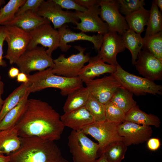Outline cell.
I'll return each mask as SVG.
<instances>
[{"label":"cell","mask_w":162,"mask_h":162,"mask_svg":"<svg viewBox=\"0 0 162 162\" xmlns=\"http://www.w3.org/2000/svg\"><path fill=\"white\" fill-rule=\"evenodd\" d=\"M36 14L51 22L56 29L67 23L76 25L79 20L75 12L64 10L53 0H44Z\"/></svg>","instance_id":"cell-10"},{"label":"cell","mask_w":162,"mask_h":162,"mask_svg":"<svg viewBox=\"0 0 162 162\" xmlns=\"http://www.w3.org/2000/svg\"><path fill=\"white\" fill-rule=\"evenodd\" d=\"M113 75L121 86L136 96L147 93L154 95H161L162 86L145 77L136 76L124 70L118 63Z\"/></svg>","instance_id":"cell-4"},{"label":"cell","mask_w":162,"mask_h":162,"mask_svg":"<svg viewBox=\"0 0 162 162\" xmlns=\"http://www.w3.org/2000/svg\"><path fill=\"white\" fill-rule=\"evenodd\" d=\"M21 143L14 125L0 131V154L8 155L17 150Z\"/></svg>","instance_id":"cell-22"},{"label":"cell","mask_w":162,"mask_h":162,"mask_svg":"<svg viewBox=\"0 0 162 162\" xmlns=\"http://www.w3.org/2000/svg\"><path fill=\"white\" fill-rule=\"evenodd\" d=\"M20 72L27 75L33 71H39L54 65L53 59L49 56L44 47H38L27 50L20 57L15 63Z\"/></svg>","instance_id":"cell-8"},{"label":"cell","mask_w":162,"mask_h":162,"mask_svg":"<svg viewBox=\"0 0 162 162\" xmlns=\"http://www.w3.org/2000/svg\"><path fill=\"white\" fill-rule=\"evenodd\" d=\"M50 22L31 11L16 16L9 22L3 26H14L27 32H30L38 26Z\"/></svg>","instance_id":"cell-21"},{"label":"cell","mask_w":162,"mask_h":162,"mask_svg":"<svg viewBox=\"0 0 162 162\" xmlns=\"http://www.w3.org/2000/svg\"><path fill=\"white\" fill-rule=\"evenodd\" d=\"M125 48L130 52L132 56V63L134 65L139 53L143 45V38L141 34L137 33L130 29L126 31L121 35Z\"/></svg>","instance_id":"cell-25"},{"label":"cell","mask_w":162,"mask_h":162,"mask_svg":"<svg viewBox=\"0 0 162 162\" xmlns=\"http://www.w3.org/2000/svg\"><path fill=\"white\" fill-rule=\"evenodd\" d=\"M6 31L4 41L8 44L6 54L4 56L10 64H15L26 51L31 39L30 34L14 26H4Z\"/></svg>","instance_id":"cell-9"},{"label":"cell","mask_w":162,"mask_h":162,"mask_svg":"<svg viewBox=\"0 0 162 162\" xmlns=\"http://www.w3.org/2000/svg\"><path fill=\"white\" fill-rule=\"evenodd\" d=\"M5 3V1L4 0H0V10L1 8L2 5Z\"/></svg>","instance_id":"cell-48"},{"label":"cell","mask_w":162,"mask_h":162,"mask_svg":"<svg viewBox=\"0 0 162 162\" xmlns=\"http://www.w3.org/2000/svg\"><path fill=\"white\" fill-rule=\"evenodd\" d=\"M106 120L121 123L125 121V113L110 101L105 104Z\"/></svg>","instance_id":"cell-35"},{"label":"cell","mask_w":162,"mask_h":162,"mask_svg":"<svg viewBox=\"0 0 162 162\" xmlns=\"http://www.w3.org/2000/svg\"><path fill=\"white\" fill-rule=\"evenodd\" d=\"M59 34V47L62 51L67 52L71 47L68 43L75 41L83 40L90 41L94 45V49L99 50L101 47L103 35L98 34L92 36L88 35L81 32L76 33L71 31L66 24L58 29Z\"/></svg>","instance_id":"cell-18"},{"label":"cell","mask_w":162,"mask_h":162,"mask_svg":"<svg viewBox=\"0 0 162 162\" xmlns=\"http://www.w3.org/2000/svg\"><path fill=\"white\" fill-rule=\"evenodd\" d=\"M98 3L84 12L75 11L76 16L80 20L74 28L82 32H97L104 35L109 32L107 24L99 16L100 9Z\"/></svg>","instance_id":"cell-13"},{"label":"cell","mask_w":162,"mask_h":162,"mask_svg":"<svg viewBox=\"0 0 162 162\" xmlns=\"http://www.w3.org/2000/svg\"><path fill=\"white\" fill-rule=\"evenodd\" d=\"M20 71L18 68L12 67L8 70V76L10 78H14L17 77L20 73Z\"/></svg>","instance_id":"cell-43"},{"label":"cell","mask_w":162,"mask_h":162,"mask_svg":"<svg viewBox=\"0 0 162 162\" xmlns=\"http://www.w3.org/2000/svg\"><path fill=\"white\" fill-rule=\"evenodd\" d=\"M143 38L142 49L148 51L162 60V31L154 35Z\"/></svg>","instance_id":"cell-32"},{"label":"cell","mask_w":162,"mask_h":162,"mask_svg":"<svg viewBox=\"0 0 162 162\" xmlns=\"http://www.w3.org/2000/svg\"><path fill=\"white\" fill-rule=\"evenodd\" d=\"M150 14V10L141 8L137 10L128 15L125 18L129 29L141 34L144 31L145 26H147Z\"/></svg>","instance_id":"cell-26"},{"label":"cell","mask_w":162,"mask_h":162,"mask_svg":"<svg viewBox=\"0 0 162 162\" xmlns=\"http://www.w3.org/2000/svg\"><path fill=\"white\" fill-rule=\"evenodd\" d=\"M100 7L99 15L107 24L109 32H116L121 35L129 29L125 17L119 11L118 0H99Z\"/></svg>","instance_id":"cell-11"},{"label":"cell","mask_w":162,"mask_h":162,"mask_svg":"<svg viewBox=\"0 0 162 162\" xmlns=\"http://www.w3.org/2000/svg\"><path fill=\"white\" fill-rule=\"evenodd\" d=\"M28 82L22 83L4 100L0 112V122L9 111L17 105L28 91Z\"/></svg>","instance_id":"cell-27"},{"label":"cell","mask_w":162,"mask_h":162,"mask_svg":"<svg viewBox=\"0 0 162 162\" xmlns=\"http://www.w3.org/2000/svg\"><path fill=\"white\" fill-rule=\"evenodd\" d=\"M120 124L106 120L96 122L82 130L86 135L91 136L98 141L99 148L98 157L104 153L106 148L111 143L117 141H123V137L120 135L118 130Z\"/></svg>","instance_id":"cell-7"},{"label":"cell","mask_w":162,"mask_h":162,"mask_svg":"<svg viewBox=\"0 0 162 162\" xmlns=\"http://www.w3.org/2000/svg\"><path fill=\"white\" fill-rule=\"evenodd\" d=\"M81 6L88 9L98 3L99 0H74Z\"/></svg>","instance_id":"cell-41"},{"label":"cell","mask_w":162,"mask_h":162,"mask_svg":"<svg viewBox=\"0 0 162 162\" xmlns=\"http://www.w3.org/2000/svg\"><path fill=\"white\" fill-rule=\"evenodd\" d=\"M9 161V157L8 155H5L0 154V162H8Z\"/></svg>","instance_id":"cell-46"},{"label":"cell","mask_w":162,"mask_h":162,"mask_svg":"<svg viewBox=\"0 0 162 162\" xmlns=\"http://www.w3.org/2000/svg\"><path fill=\"white\" fill-rule=\"evenodd\" d=\"M57 4L62 8L67 9H74L76 11L84 12L88 9L82 7L74 0H53Z\"/></svg>","instance_id":"cell-38"},{"label":"cell","mask_w":162,"mask_h":162,"mask_svg":"<svg viewBox=\"0 0 162 162\" xmlns=\"http://www.w3.org/2000/svg\"><path fill=\"white\" fill-rule=\"evenodd\" d=\"M118 130L127 146L142 144L147 141L150 138L153 132L150 126L139 125L126 121L119 124Z\"/></svg>","instance_id":"cell-16"},{"label":"cell","mask_w":162,"mask_h":162,"mask_svg":"<svg viewBox=\"0 0 162 162\" xmlns=\"http://www.w3.org/2000/svg\"><path fill=\"white\" fill-rule=\"evenodd\" d=\"M84 82L91 94L99 102L104 104L110 100L115 93L122 86L111 74Z\"/></svg>","instance_id":"cell-14"},{"label":"cell","mask_w":162,"mask_h":162,"mask_svg":"<svg viewBox=\"0 0 162 162\" xmlns=\"http://www.w3.org/2000/svg\"><path fill=\"white\" fill-rule=\"evenodd\" d=\"M88 63L82 68L78 77L83 82L92 80L100 75L109 73H114L116 70V66L106 64L97 55L90 57Z\"/></svg>","instance_id":"cell-20"},{"label":"cell","mask_w":162,"mask_h":162,"mask_svg":"<svg viewBox=\"0 0 162 162\" xmlns=\"http://www.w3.org/2000/svg\"><path fill=\"white\" fill-rule=\"evenodd\" d=\"M60 116L48 103L28 99L14 126L20 138L35 136L55 141L60 139L65 127Z\"/></svg>","instance_id":"cell-1"},{"label":"cell","mask_w":162,"mask_h":162,"mask_svg":"<svg viewBox=\"0 0 162 162\" xmlns=\"http://www.w3.org/2000/svg\"><path fill=\"white\" fill-rule=\"evenodd\" d=\"M30 94L28 91L17 105L6 114L0 122V131L15 125L24 110Z\"/></svg>","instance_id":"cell-28"},{"label":"cell","mask_w":162,"mask_h":162,"mask_svg":"<svg viewBox=\"0 0 162 162\" xmlns=\"http://www.w3.org/2000/svg\"><path fill=\"white\" fill-rule=\"evenodd\" d=\"M6 35V31L5 26H0V67L1 66L5 67L7 64L5 61L3 60V46L4 42V41ZM1 76H0V80Z\"/></svg>","instance_id":"cell-39"},{"label":"cell","mask_w":162,"mask_h":162,"mask_svg":"<svg viewBox=\"0 0 162 162\" xmlns=\"http://www.w3.org/2000/svg\"><path fill=\"white\" fill-rule=\"evenodd\" d=\"M145 36L146 38L162 31V15L156 5L153 1L147 25Z\"/></svg>","instance_id":"cell-30"},{"label":"cell","mask_w":162,"mask_h":162,"mask_svg":"<svg viewBox=\"0 0 162 162\" xmlns=\"http://www.w3.org/2000/svg\"><path fill=\"white\" fill-rule=\"evenodd\" d=\"M16 78V81L19 82L27 83L29 81V79L28 76V75L23 72H20V73Z\"/></svg>","instance_id":"cell-42"},{"label":"cell","mask_w":162,"mask_h":162,"mask_svg":"<svg viewBox=\"0 0 162 162\" xmlns=\"http://www.w3.org/2000/svg\"><path fill=\"white\" fill-rule=\"evenodd\" d=\"M31 39L27 50L37 47L38 44L48 48L46 52L52 57L54 51L59 47V36L58 30L50 23L43 24L29 32Z\"/></svg>","instance_id":"cell-12"},{"label":"cell","mask_w":162,"mask_h":162,"mask_svg":"<svg viewBox=\"0 0 162 162\" xmlns=\"http://www.w3.org/2000/svg\"><path fill=\"white\" fill-rule=\"evenodd\" d=\"M156 5L160 9V11H162V0H154L153 1Z\"/></svg>","instance_id":"cell-47"},{"label":"cell","mask_w":162,"mask_h":162,"mask_svg":"<svg viewBox=\"0 0 162 162\" xmlns=\"http://www.w3.org/2000/svg\"><path fill=\"white\" fill-rule=\"evenodd\" d=\"M4 90V83L2 81L0 80V112L2 109L4 102V100H3L2 99L1 97L3 93Z\"/></svg>","instance_id":"cell-44"},{"label":"cell","mask_w":162,"mask_h":162,"mask_svg":"<svg viewBox=\"0 0 162 162\" xmlns=\"http://www.w3.org/2000/svg\"><path fill=\"white\" fill-rule=\"evenodd\" d=\"M49 68L34 74L28 75L30 93L52 88L60 90L62 96L68 95L83 86V82L78 77H68L54 74Z\"/></svg>","instance_id":"cell-3"},{"label":"cell","mask_w":162,"mask_h":162,"mask_svg":"<svg viewBox=\"0 0 162 162\" xmlns=\"http://www.w3.org/2000/svg\"><path fill=\"white\" fill-rule=\"evenodd\" d=\"M119 9L125 16L137 10L145 4L144 0H119Z\"/></svg>","instance_id":"cell-36"},{"label":"cell","mask_w":162,"mask_h":162,"mask_svg":"<svg viewBox=\"0 0 162 162\" xmlns=\"http://www.w3.org/2000/svg\"><path fill=\"white\" fill-rule=\"evenodd\" d=\"M8 162H9V161Z\"/></svg>","instance_id":"cell-49"},{"label":"cell","mask_w":162,"mask_h":162,"mask_svg":"<svg viewBox=\"0 0 162 162\" xmlns=\"http://www.w3.org/2000/svg\"><path fill=\"white\" fill-rule=\"evenodd\" d=\"M79 52L66 58L65 55L61 54L57 58L53 59L54 64L52 71L56 75L68 77H78L79 73L88 62L90 58V53L84 54L86 48L80 46L74 47Z\"/></svg>","instance_id":"cell-6"},{"label":"cell","mask_w":162,"mask_h":162,"mask_svg":"<svg viewBox=\"0 0 162 162\" xmlns=\"http://www.w3.org/2000/svg\"><path fill=\"white\" fill-rule=\"evenodd\" d=\"M125 121L144 126H154L156 128L159 127L160 124L157 116L143 111L137 105L125 114Z\"/></svg>","instance_id":"cell-23"},{"label":"cell","mask_w":162,"mask_h":162,"mask_svg":"<svg viewBox=\"0 0 162 162\" xmlns=\"http://www.w3.org/2000/svg\"><path fill=\"white\" fill-rule=\"evenodd\" d=\"M99 157L93 162H110L104 153L102 154Z\"/></svg>","instance_id":"cell-45"},{"label":"cell","mask_w":162,"mask_h":162,"mask_svg":"<svg viewBox=\"0 0 162 162\" xmlns=\"http://www.w3.org/2000/svg\"><path fill=\"white\" fill-rule=\"evenodd\" d=\"M90 94L89 89L83 86L68 95L63 107L64 113L84 106Z\"/></svg>","instance_id":"cell-24"},{"label":"cell","mask_w":162,"mask_h":162,"mask_svg":"<svg viewBox=\"0 0 162 162\" xmlns=\"http://www.w3.org/2000/svg\"><path fill=\"white\" fill-rule=\"evenodd\" d=\"M134 65L139 74L154 81L162 79V60L144 50L139 53Z\"/></svg>","instance_id":"cell-15"},{"label":"cell","mask_w":162,"mask_h":162,"mask_svg":"<svg viewBox=\"0 0 162 162\" xmlns=\"http://www.w3.org/2000/svg\"><path fill=\"white\" fill-rule=\"evenodd\" d=\"M20 139V147L8 155L9 162H69L54 141L35 136Z\"/></svg>","instance_id":"cell-2"},{"label":"cell","mask_w":162,"mask_h":162,"mask_svg":"<svg viewBox=\"0 0 162 162\" xmlns=\"http://www.w3.org/2000/svg\"><path fill=\"white\" fill-rule=\"evenodd\" d=\"M68 144L74 162H93L98 158V144L82 130H72L68 137Z\"/></svg>","instance_id":"cell-5"},{"label":"cell","mask_w":162,"mask_h":162,"mask_svg":"<svg viewBox=\"0 0 162 162\" xmlns=\"http://www.w3.org/2000/svg\"><path fill=\"white\" fill-rule=\"evenodd\" d=\"M96 122L106 120L105 104L99 102L91 93L85 106Z\"/></svg>","instance_id":"cell-34"},{"label":"cell","mask_w":162,"mask_h":162,"mask_svg":"<svg viewBox=\"0 0 162 162\" xmlns=\"http://www.w3.org/2000/svg\"><path fill=\"white\" fill-rule=\"evenodd\" d=\"M26 0H10L0 10V26L4 25L15 17L19 8Z\"/></svg>","instance_id":"cell-33"},{"label":"cell","mask_w":162,"mask_h":162,"mask_svg":"<svg viewBox=\"0 0 162 162\" xmlns=\"http://www.w3.org/2000/svg\"><path fill=\"white\" fill-rule=\"evenodd\" d=\"M43 1L44 0H26L25 2L18 10L15 16L29 11L36 13Z\"/></svg>","instance_id":"cell-37"},{"label":"cell","mask_w":162,"mask_h":162,"mask_svg":"<svg viewBox=\"0 0 162 162\" xmlns=\"http://www.w3.org/2000/svg\"><path fill=\"white\" fill-rule=\"evenodd\" d=\"M121 36L116 32H109L103 35L101 47L97 56L104 62L116 66L118 53L125 50Z\"/></svg>","instance_id":"cell-17"},{"label":"cell","mask_w":162,"mask_h":162,"mask_svg":"<svg viewBox=\"0 0 162 162\" xmlns=\"http://www.w3.org/2000/svg\"><path fill=\"white\" fill-rule=\"evenodd\" d=\"M133 94L122 86L115 93L110 101L125 114L136 105Z\"/></svg>","instance_id":"cell-29"},{"label":"cell","mask_w":162,"mask_h":162,"mask_svg":"<svg viewBox=\"0 0 162 162\" xmlns=\"http://www.w3.org/2000/svg\"><path fill=\"white\" fill-rule=\"evenodd\" d=\"M147 141V147L149 150L151 151H156L158 149L160 146V141L158 138H150Z\"/></svg>","instance_id":"cell-40"},{"label":"cell","mask_w":162,"mask_h":162,"mask_svg":"<svg viewBox=\"0 0 162 162\" xmlns=\"http://www.w3.org/2000/svg\"><path fill=\"white\" fill-rule=\"evenodd\" d=\"M127 147L123 141L110 144L103 153L110 162H121L124 158Z\"/></svg>","instance_id":"cell-31"},{"label":"cell","mask_w":162,"mask_h":162,"mask_svg":"<svg viewBox=\"0 0 162 162\" xmlns=\"http://www.w3.org/2000/svg\"><path fill=\"white\" fill-rule=\"evenodd\" d=\"M64 125L72 130L81 131L96 122L85 106L67 113L60 116Z\"/></svg>","instance_id":"cell-19"}]
</instances>
